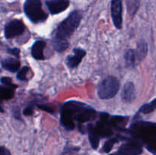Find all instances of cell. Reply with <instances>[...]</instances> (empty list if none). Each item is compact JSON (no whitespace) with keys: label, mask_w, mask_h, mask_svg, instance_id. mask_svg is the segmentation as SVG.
<instances>
[{"label":"cell","mask_w":156,"mask_h":155,"mask_svg":"<svg viewBox=\"0 0 156 155\" xmlns=\"http://www.w3.org/2000/svg\"><path fill=\"white\" fill-rule=\"evenodd\" d=\"M82 13L79 11H75L70 14L69 16L64 20L59 25L56 30L55 36L60 39L68 40V38L74 33L76 29L79 27L82 20Z\"/></svg>","instance_id":"obj_1"},{"label":"cell","mask_w":156,"mask_h":155,"mask_svg":"<svg viewBox=\"0 0 156 155\" xmlns=\"http://www.w3.org/2000/svg\"><path fill=\"white\" fill-rule=\"evenodd\" d=\"M85 106V104L77 101L66 102L62 106L61 109L60 122L66 129L69 131L74 129L75 116Z\"/></svg>","instance_id":"obj_2"},{"label":"cell","mask_w":156,"mask_h":155,"mask_svg":"<svg viewBox=\"0 0 156 155\" xmlns=\"http://www.w3.org/2000/svg\"><path fill=\"white\" fill-rule=\"evenodd\" d=\"M120 81L115 77L109 76L103 79L98 85V94L101 99L113 98L118 93Z\"/></svg>","instance_id":"obj_3"},{"label":"cell","mask_w":156,"mask_h":155,"mask_svg":"<svg viewBox=\"0 0 156 155\" xmlns=\"http://www.w3.org/2000/svg\"><path fill=\"white\" fill-rule=\"evenodd\" d=\"M24 10L27 18L34 23L44 22L48 17L47 14L43 10L40 0H26Z\"/></svg>","instance_id":"obj_4"},{"label":"cell","mask_w":156,"mask_h":155,"mask_svg":"<svg viewBox=\"0 0 156 155\" xmlns=\"http://www.w3.org/2000/svg\"><path fill=\"white\" fill-rule=\"evenodd\" d=\"M132 129L135 130L142 138L151 143L156 142V125L150 122H139L132 126Z\"/></svg>","instance_id":"obj_5"},{"label":"cell","mask_w":156,"mask_h":155,"mask_svg":"<svg viewBox=\"0 0 156 155\" xmlns=\"http://www.w3.org/2000/svg\"><path fill=\"white\" fill-rule=\"evenodd\" d=\"M25 26L20 20H13L8 23L5 27V35L8 39L21 35L24 31Z\"/></svg>","instance_id":"obj_6"},{"label":"cell","mask_w":156,"mask_h":155,"mask_svg":"<svg viewBox=\"0 0 156 155\" xmlns=\"http://www.w3.org/2000/svg\"><path fill=\"white\" fill-rule=\"evenodd\" d=\"M123 6H122V0H112L111 2V16L113 21L117 29L122 28L123 24Z\"/></svg>","instance_id":"obj_7"},{"label":"cell","mask_w":156,"mask_h":155,"mask_svg":"<svg viewBox=\"0 0 156 155\" xmlns=\"http://www.w3.org/2000/svg\"><path fill=\"white\" fill-rule=\"evenodd\" d=\"M143 152L141 145L136 142L122 144L117 151V155H140Z\"/></svg>","instance_id":"obj_8"},{"label":"cell","mask_w":156,"mask_h":155,"mask_svg":"<svg viewBox=\"0 0 156 155\" xmlns=\"http://www.w3.org/2000/svg\"><path fill=\"white\" fill-rule=\"evenodd\" d=\"M47 8L52 15H56L65 11L69 5V0H47Z\"/></svg>","instance_id":"obj_9"},{"label":"cell","mask_w":156,"mask_h":155,"mask_svg":"<svg viewBox=\"0 0 156 155\" xmlns=\"http://www.w3.org/2000/svg\"><path fill=\"white\" fill-rule=\"evenodd\" d=\"M96 117V111L91 107L85 106L76 115L74 119L77 120L79 124L92 121Z\"/></svg>","instance_id":"obj_10"},{"label":"cell","mask_w":156,"mask_h":155,"mask_svg":"<svg viewBox=\"0 0 156 155\" xmlns=\"http://www.w3.org/2000/svg\"><path fill=\"white\" fill-rule=\"evenodd\" d=\"M73 55H70L66 59V65L69 68H76L82 62V59L85 56V51L84 50L79 48H76L73 50Z\"/></svg>","instance_id":"obj_11"},{"label":"cell","mask_w":156,"mask_h":155,"mask_svg":"<svg viewBox=\"0 0 156 155\" xmlns=\"http://www.w3.org/2000/svg\"><path fill=\"white\" fill-rule=\"evenodd\" d=\"M122 100L126 103H131L135 100L136 91L135 87L132 82L125 84L122 91Z\"/></svg>","instance_id":"obj_12"},{"label":"cell","mask_w":156,"mask_h":155,"mask_svg":"<svg viewBox=\"0 0 156 155\" xmlns=\"http://www.w3.org/2000/svg\"><path fill=\"white\" fill-rule=\"evenodd\" d=\"M46 46V43L42 40H37L34 43L31 48V55L37 60H44V50Z\"/></svg>","instance_id":"obj_13"},{"label":"cell","mask_w":156,"mask_h":155,"mask_svg":"<svg viewBox=\"0 0 156 155\" xmlns=\"http://www.w3.org/2000/svg\"><path fill=\"white\" fill-rule=\"evenodd\" d=\"M88 137H89V141L91 143V147L93 149H97L99 146V142H100L101 135L99 134L98 131L96 129V127H94L92 125H90L88 127Z\"/></svg>","instance_id":"obj_14"},{"label":"cell","mask_w":156,"mask_h":155,"mask_svg":"<svg viewBox=\"0 0 156 155\" xmlns=\"http://www.w3.org/2000/svg\"><path fill=\"white\" fill-rule=\"evenodd\" d=\"M3 68L11 72H15L20 68V62L18 59L13 58H7L2 62Z\"/></svg>","instance_id":"obj_15"},{"label":"cell","mask_w":156,"mask_h":155,"mask_svg":"<svg viewBox=\"0 0 156 155\" xmlns=\"http://www.w3.org/2000/svg\"><path fill=\"white\" fill-rule=\"evenodd\" d=\"M125 59H126V65L129 68H133L140 62L134 50H129L126 52L125 55Z\"/></svg>","instance_id":"obj_16"},{"label":"cell","mask_w":156,"mask_h":155,"mask_svg":"<svg viewBox=\"0 0 156 155\" xmlns=\"http://www.w3.org/2000/svg\"><path fill=\"white\" fill-rule=\"evenodd\" d=\"M53 46L56 51L60 53V52H63L64 50H66L68 48L69 42L68 40L54 36L53 39Z\"/></svg>","instance_id":"obj_17"},{"label":"cell","mask_w":156,"mask_h":155,"mask_svg":"<svg viewBox=\"0 0 156 155\" xmlns=\"http://www.w3.org/2000/svg\"><path fill=\"white\" fill-rule=\"evenodd\" d=\"M135 51L139 61H141L146 57V53L148 52L147 43L145 41H140L137 45V48Z\"/></svg>","instance_id":"obj_18"},{"label":"cell","mask_w":156,"mask_h":155,"mask_svg":"<svg viewBox=\"0 0 156 155\" xmlns=\"http://www.w3.org/2000/svg\"><path fill=\"white\" fill-rule=\"evenodd\" d=\"M14 96V90L11 88H0V99L9 100Z\"/></svg>","instance_id":"obj_19"},{"label":"cell","mask_w":156,"mask_h":155,"mask_svg":"<svg viewBox=\"0 0 156 155\" xmlns=\"http://www.w3.org/2000/svg\"><path fill=\"white\" fill-rule=\"evenodd\" d=\"M155 109H156V98L154 99L149 103H146V104L142 106L140 109V112L144 114H148L153 112Z\"/></svg>","instance_id":"obj_20"},{"label":"cell","mask_w":156,"mask_h":155,"mask_svg":"<svg viewBox=\"0 0 156 155\" xmlns=\"http://www.w3.org/2000/svg\"><path fill=\"white\" fill-rule=\"evenodd\" d=\"M118 141L119 140L116 138H111V139H109L108 141H107L106 142H105V145H104L103 149H102L103 152H105V153H108V152L111 151V149L114 147V144L118 142Z\"/></svg>","instance_id":"obj_21"},{"label":"cell","mask_w":156,"mask_h":155,"mask_svg":"<svg viewBox=\"0 0 156 155\" xmlns=\"http://www.w3.org/2000/svg\"><path fill=\"white\" fill-rule=\"evenodd\" d=\"M28 71H29L28 67L27 66L23 67V68L18 71V74H17V78H18V79H19V80L21 81L26 80V76H27V72H28Z\"/></svg>","instance_id":"obj_22"},{"label":"cell","mask_w":156,"mask_h":155,"mask_svg":"<svg viewBox=\"0 0 156 155\" xmlns=\"http://www.w3.org/2000/svg\"><path fill=\"white\" fill-rule=\"evenodd\" d=\"M1 82L3 84L6 85V86H8L9 88H12V89H14V88H17V85L15 84L12 82V80L9 77H2L1 78Z\"/></svg>","instance_id":"obj_23"},{"label":"cell","mask_w":156,"mask_h":155,"mask_svg":"<svg viewBox=\"0 0 156 155\" xmlns=\"http://www.w3.org/2000/svg\"><path fill=\"white\" fill-rule=\"evenodd\" d=\"M37 106L40 109H42V110L46 111L47 112H50V113H53V112H54V110L52 108L49 107V106H46V105H37Z\"/></svg>","instance_id":"obj_24"},{"label":"cell","mask_w":156,"mask_h":155,"mask_svg":"<svg viewBox=\"0 0 156 155\" xmlns=\"http://www.w3.org/2000/svg\"><path fill=\"white\" fill-rule=\"evenodd\" d=\"M33 107L32 106H27L23 110V114L24 115H31L33 114Z\"/></svg>","instance_id":"obj_25"},{"label":"cell","mask_w":156,"mask_h":155,"mask_svg":"<svg viewBox=\"0 0 156 155\" xmlns=\"http://www.w3.org/2000/svg\"><path fill=\"white\" fill-rule=\"evenodd\" d=\"M9 52L11 53V54H12V55H14L15 56H16L17 58L19 57V53H20L19 49H17V48L11 49V50H9Z\"/></svg>","instance_id":"obj_26"},{"label":"cell","mask_w":156,"mask_h":155,"mask_svg":"<svg viewBox=\"0 0 156 155\" xmlns=\"http://www.w3.org/2000/svg\"><path fill=\"white\" fill-rule=\"evenodd\" d=\"M0 155H11V153L7 148L0 146Z\"/></svg>","instance_id":"obj_27"},{"label":"cell","mask_w":156,"mask_h":155,"mask_svg":"<svg viewBox=\"0 0 156 155\" xmlns=\"http://www.w3.org/2000/svg\"><path fill=\"white\" fill-rule=\"evenodd\" d=\"M147 149L150 152H152V153L156 154V144H155V143L149 144V145L147 147Z\"/></svg>","instance_id":"obj_28"},{"label":"cell","mask_w":156,"mask_h":155,"mask_svg":"<svg viewBox=\"0 0 156 155\" xmlns=\"http://www.w3.org/2000/svg\"><path fill=\"white\" fill-rule=\"evenodd\" d=\"M0 112H4V110H3V109H2V107L1 104H0Z\"/></svg>","instance_id":"obj_29"},{"label":"cell","mask_w":156,"mask_h":155,"mask_svg":"<svg viewBox=\"0 0 156 155\" xmlns=\"http://www.w3.org/2000/svg\"><path fill=\"white\" fill-rule=\"evenodd\" d=\"M110 155H115V154H110Z\"/></svg>","instance_id":"obj_30"}]
</instances>
